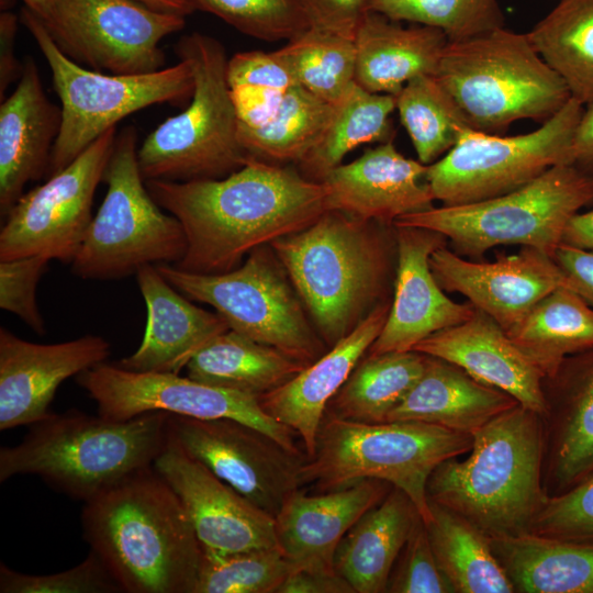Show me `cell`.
<instances>
[{
    "label": "cell",
    "instance_id": "52a82bcc",
    "mask_svg": "<svg viewBox=\"0 0 593 593\" xmlns=\"http://www.w3.org/2000/svg\"><path fill=\"white\" fill-rule=\"evenodd\" d=\"M435 77L470 126L501 135L519 120L547 121L570 99L527 33L504 27L449 41Z\"/></svg>",
    "mask_w": 593,
    "mask_h": 593
},
{
    "label": "cell",
    "instance_id": "60d3db41",
    "mask_svg": "<svg viewBox=\"0 0 593 593\" xmlns=\"http://www.w3.org/2000/svg\"><path fill=\"white\" fill-rule=\"evenodd\" d=\"M276 53L298 85L331 104L356 85L355 38L311 26Z\"/></svg>",
    "mask_w": 593,
    "mask_h": 593
},
{
    "label": "cell",
    "instance_id": "44dd1931",
    "mask_svg": "<svg viewBox=\"0 0 593 593\" xmlns=\"http://www.w3.org/2000/svg\"><path fill=\"white\" fill-rule=\"evenodd\" d=\"M110 343L101 336L36 344L0 328V430L30 426L49 412L59 385L105 361Z\"/></svg>",
    "mask_w": 593,
    "mask_h": 593
},
{
    "label": "cell",
    "instance_id": "8992f818",
    "mask_svg": "<svg viewBox=\"0 0 593 593\" xmlns=\"http://www.w3.org/2000/svg\"><path fill=\"white\" fill-rule=\"evenodd\" d=\"M472 441L471 434L422 422L361 423L325 415L315 451L301 469V486L327 492L380 480L402 490L427 523L432 472L445 460L466 455Z\"/></svg>",
    "mask_w": 593,
    "mask_h": 593
},
{
    "label": "cell",
    "instance_id": "11a10c76",
    "mask_svg": "<svg viewBox=\"0 0 593 593\" xmlns=\"http://www.w3.org/2000/svg\"><path fill=\"white\" fill-rule=\"evenodd\" d=\"M572 164L593 175V103L584 107L572 143Z\"/></svg>",
    "mask_w": 593,
    "mask_h": 593
},
{
    "label": "cell",
    "instance_id": "7402d4cb",
    "mask_svg": "<svg viewBox=\"0 0 593 593\" xmlns=\"http://www.w3.org/2000/svg\"><path fill=\"white\" fill-rule=\"evenodd\" d=\"M426 171L427 165L405 157L388 141L337 166L322 183L328 210L393 225L399 217L434 206Z\"/></svg>",
    "mask_w": 593,
    "mask_h": 593
},
{
    "label": "cell",
    "instance_id": "8fae6325",
    "mask_svg": "<svg viewBox=\"0 0 593 593\" xmlns=\"http://www.w3.org/2000/svg\"><path fill=\"white\" fill-rule=\"evenodd\" d=\"M20 19L49 66L61 102V124L47 177L67 167L125 116L157 103H184L192 97L194 78L186 60L148 74L105 75L69 58L29 8L22 9Z\"/></svg>",
    "mask_w": 593,
    "mask_h": 593
},
{
    "label": "cell",
    "instance_id": "f546056e",
    "mask_svg": "<svg viewBox=\"0 0 593 593\" xmlns=\"http://www.w3.org/2000/svg\"><path fill=\"white\" fill-rule=\"evenodd\" d=\"M517 404L510 394L481 383L460 367L426 355L422 376L385 422L414 421L472 434Z\"/></svg>",
    "mask_w": 593,
    "mask_h": 593
},
{
    "label": "cell",
    "instance_id": "f1b7e54d",
    "mask_svg": "<svg viewBox=\"0 0 593 593\" xmlns=\"http://www.w3.org/2000/svg\"><path fill=\"white\" fill-rule=\"evenodd\" d=\"M448 42L439 29L404 27L368 11L355 33L356 83L370 92L396 96L411 79L435 76Z\"/></svg>",
    "mask_w": 593,
    "mask_h": 593
},
{
    "label": "cell",
    "instance_id": "6f0895ef",
    "mask_svg": "<svg viewBox=\"0 0 593 593\" xmlns=\"http://www.w3.org/2000/svg\"><path fill=\"white\" fill-rule=\"evenodd\" d=\"M154 10L160 12L176 13L183 16L191 14L194 10L188 0H135Z\"/></svg>",
    "mask_w": 593,
    "mask_h": 593
},
{
    "label": "cell",
    "instance_id": "2e32d148",
    "mask_svg": "<svg viewBox=\"0 0 593 593\" xmlns=\"http://www.w3.org/2000/svg\"><path fill=\"white\" fill-rule=\"evenodd\" d=\"M77 383L97 403L98 414L126 421L147 412L200 419L231 418L268 434L287 449L304 452L296 433L267 414L259 399L212 387L170 372H136L99 363L77 376Z\"/></svg>",
    "mask_w": 593,
    "mask_h": 593
},
{
    "label": "cell",
    "instance_id": "cb8c5ba5",
    "mask_svg": "<svg viewBox=\"0 0 593 593\" xmlns=\"http://www.w3.org/2000/svg\"><path fill=\"white\" fill-rule=\"evenodd\" d=\"M544 485L560 494L593 475V348L544 379Z\"/></svg>",
    "mask_w": 593,
    "mask_h": 593
},
{
    "label": "cell",
    "instance_id": "6da1fadb",
    "mask_svg": "<svg viewBox=\"0 0 593 593\" xmlns=\"http://www.w3.org/2000/svg\"><path fill=\"white\" fill-rule=\"evenodd\" d=\"M145 183L184 230L187 250L175 267L193 273L231 271L253 249L307 227L328 210L322 182L255 158L220 179Z\"/></svg>",
    "mask_w": 593,
    "mask_h": 593
},
{
    "label": "cell",
    "instance_id": "d6986e66",
    "mask_svg": "<svg viewBox=\"0 0 593 593\" xmlns=\"http://www.w3.org/2000/svg\"><path fill=\"white\" fill-rule=\"evenodd\" d=\"M429 266L446 292L465 295L503 329L517 324L542 298L564 286L553 257L532 247L493 261L469 260L447 248L435 250Z\"/></svg>",
    "mask_w": 593,
    "mask_h": 593
},
{
    "label": "cell",
    "instance_id": "9c48e42d",
    "mask_svg": "<svg viewBox=\"0 0 593 593\" xmlns=\"http://www.w3.org/2000/svg\"><path fill=\"white\" fill-rule=\"evenodd\" d=\"M592 202L593 175L573 164H562L507 193L433 206L399 217L393 225L438 232L463 257L480 258L504 245L532 247L553 257L569 220Z\"/></svg>",
    "mask_w": 593,
    "mask_h": 593
},
{
    "label": "cell",
    "instance_id": "ffe728a7",
    "mask_svg": "<svg viewBox=\"0 0 593 593\" xmlns=\"http://www.w3.org/2000/svg\"><path fill=\"white\" fill-rule=\"evenodd\" d=\"M396 273L393 301L387 321L368 355L407 351L426 337L460 324L474 313L467 301L448 298L434 277L429 259L447 238L438 232L395 226Z\"/></svg>",
    "mask_w": 593,
    "mask_h": 593
},
{
    "label": "cell",
    "instance_id": "680465c9",
    "mask_svg": "<svg viewBox=\"0 0 593 593\" xmlns=\"http://www.w3.org/2000/svg\"><path fill=\"white\" fill-rule=\"evenodd\" d=\"M25 7L35 13L41 20H45L53 10L57 0H23Z\"/></svg>",
    "mask_w": 593,
    "mask_h": 593
},
{
    "label": "cell",
    "instance_id": "74e56055",
    "mask_svg": "<svg viewBox=\"0 0 593 593\" xmlns=\"http://www.w3.org/2000/svg\"><path fill=\"white\" fill-rule=\"evenodd\" d=\"M571 98L593 103V0H560L528 33Z\"/></svg>",
    "mask_w": 593,
    "mask_h": 593
},
{
    "label": "cell",
    "instance_id": "4dcf8cb0",
    "mask_svg": "<svg viewBox=\"0 0 593 593\" xmlns=\"http://www.w3.org/2000/svg\"><path fill=\"white\" fill-rule=\"evenodd\" d=\"M419 518L413 501L393 486L343 537L335 571L355 593L387 592L394 564Z\"/></svg>",
    "mask_w": 593,
    "mask_h": 593
},
{
    "label": "cell",
    "instance_id": "4fadbf2b",
    "mask_svg": "<svg viewBox=\"0 0 593 593\" xmlns=\"http://www.w3.org/2000/svg\"><path fill=\"white\" fill-rule=\"evenodd\" d=\"M584 105L570 99L542 125L513 136L467 131L427 165L435 200L458 205L494 198L533 181L551 167L572 164V143Z\"/></svg>",
    "mask_w": 593,
    "mask_h": 593
},
{
    "label": "cell",
    "instance_id": "7dc6e473",
    "mask_svg": "<svg viewBox=\"0 0 593 593\" xmlns=\"http://www.w3.org/2000/svg\"><path fill=\"white\" fill-rule=\"evenodd\" d=\"M529 533L593 544V475L560 494L549 496Z\"/></svg>",
    "mask_w": 593,
    "mask_h": 593
},
{
    "label": "cell",
    "instance_id": "ac0fdd59",
    "mask_svg": "<svg viewBox=\"0 0 593 593\" xmlns=\"http://www.w3.org/2000/svg\"><path fill=\"white\" fill-rule=\"evenodd\" d=\"M153 466L178 495L203 547L219 552L279 547L273 516L186 452L170 432Z\"/></svg>",
    "mask_w": 593,
    "mask_h": 593
},
{
    "label": "cell",
    "instance_id": "4316f807",
    "mask_svg": "<svg viewBox=\"0 0 593 593\" xmlns=\"http://www.w3.org/2000/svg\"><path fill=\"white\" fill-rule=\"evenodd\" d=\"M135 277L146 304V328L139 347L122 358L119 367L179 373L202 347L230 329L222 315L192 304L156 266L142 267Z\"/></svg>",
    "mask_w": 593,
    "mask_h": 593
},
{
    "label": "cell",
    "instance_id": "d590c367",
    "mask_svg": "<svg viewBox=\"0 0 593 593\" xmlns=\"http://www.w3.org/2000/svg\"><path fill=\"white\" fill-rule=\"evenodd\" d=\"M425 523L437 563L456 593H513L489 538L452 511L429 501Z\"/></svg>",
    "mask_w": 593,
    "mask_h": 593
},
{
    "label": "cell",
    "instance_id": "db71d44e",
    "mask_svg": "<svg viewBox=\"0 0 593 593\" xmlns=\"http://www.w3.org/2000/svg\"><path fill=\"white\" fill-rule=\"evenodd\" d=\"M16 16L10 12H2L0 15V92L1 98L9 85L20 78L22 66H19L14 56V40L16 33Z\"/></svg>",
    "mask_w": 593,
    "mask_h": 593
},
{
    "label": "cell",
    "instance_id": "e575fe53",
    "mask_svg": "<svg viewBox=\"0 0 593 593\" xmlns=\"http://www.w3.org/2000/svg\"><path fill=\"white\" fill-rule=\"evenodd\" d=\"M425 362L426 355L416 350L366 354L329 401L325 415L361 423L385 422L419 379Z\"/></svg>",
    "mask_w": 593,
    "mask_h": 593
},
{
    "label": "cell",
    "instance_id": "f5cc1de1",
    "mask_svg": "<svg viewBox=\"0 0 593 593\" xmlns=\"http://www.w3.org/2000/svg\"><path fill=\"white\" fill-rule=\"evenodd\" d=\"M277 593H355L337 572L293 570Z\"/></svg>",
    "mask_w": 593,
    "mask_h": 593
},
{
    "label": "cell",
    "instance_id": "d4e9b609",
    "mask_svg": "<svg viewBox=\"0 0 593 593\" xmlns=\"http://www.w3.org/2000/svg\"><path fill=\"white\" fill-rule=\"evenodd\" d=\"M413 350L447 360L524 407L546 413L542 372L500 324L477 307L470 318L426 337Z\"/></svg>",
    "mask_w": 593,
    "mask_h": 593
},
{
    "label": "cell",
    "instance_id": "e0dca14e",
    "mask_svg": "<svg viewBox=\"0 0 593 593\" xmlns=\"http://www.w3.org/2000/svg\"><path fill=\"white\" fill-rule=\"evenodd\" d=\"M168 427L186 452L273 518L287 496L301 488L307 455L287 449L254 426L169 414Z\"/></svg>",
    "mask_w": 593,
    "mask_h": 593
},
{
    "label": "cell",
    "instance_id": "9a60e30c",
    "mask_svg": "<svg viewBox=\"0 0 593 593\" xmlns=\"http://www.w3.org/2000/svg\"><path fill=\"white\" fill-rule=\"evenodd\" d=\"M115 138L116 127L110 128L45 183L23 193L4 217L0 260L44 256L72 262L93 217V197Z\"/></svg>",
    "mask_w": 593,
    "mask_h": 593
},
{
    "label": "cell",
    "instance_id": "603a6c76",
    "mask_svg": "<svg viewBox=\"0 0 593 593\" xmlns=\"http://www.w3.org/2000/svg\"><path fill=\"white\" fill-rule=\"evenodd\" d=\"M392 488L365 479L312 495L300 489L289 494L275 516V532L293 570L336 572L334 559L340 540Z\"/></svg>",
    "mask_w": 593,
    "mask_h": 593
},
{
    "label": "cell",
    "instance_id": "30bf717a",
    "mask_svg": "<svg viewBox=\"0 0 593 593\" xmlns=\"http://www.w3.org/2000/svg\"><path fill=\"white\" fill-rule=\"evenodd\" d=\"M137 150L133 126L116 134L103 177L105 197L71 262L81 279H122L146 265L175 266L186 254L184 230L149 193Z\"/></svg>",
    "mask_w": 593,
    "mask_h": 593
},
{
    "label": "cell",
    "instance_id": "ab89813d",
    "mask_svg": "<svg viewBox=\"0 0 593 593\" xmlns=\"http://www.w3.org/2000/svg\"><path fill=\"white\" fill-rule=\"evenodd\" d=\"M395 101L400 121L424 165L441 158L472 128L451 94L433 75L407 81Z\"/></svg>",
    "mask_w": 593,
    "mask_h": 593
},
{
    "label": "cell",
    "instance_id": "7c38bea8",
    "mask_svg": "<svg viewBox=\"0 0 593 593\" xmlns=\"http://www.w3.org/2000/svg\"><path fill=\"white\" fill-rule=\"evenodd\" d=\"M156 268L184 296L214 307L231 329L306 366L325 353L270 245L253 249L243 265L223 273H193L167 264Z\"/></svg>",
    "mask_w": 593,
    "mask_h": 593
},
{
    "label": "cell",
    "instance_id": "681fc988",
    "mask_svg": "<svg viewBox=\"0 0 593 593\" xmlns=\"http://www.w3.org/2000/svg\"><path fill=\"white\" fill-rule=\"evenodd\" d=\"M49 260L44 256L0 260V307L16 315L38 335L45 334V323L35 292Z\"/></svg>",
    "mask_w": 593,
    "mask_h": 593
},
{
    "label": "cell",
    "instance_id": "c3c4849f",
    "mask_svg": "<svg viewBox=\"0 0 593 593\" xmlns=\"http://www.w3.org/2000/svg\"><path fill=\"white\" fill-rule=\"evenodd\" d=\"M387 592L455 593L437 563L422 517L394 564Z\"/></svg>",
    "mask_w": 593,
    "mask_h": 593
},
{
    "label": "cell",
    "instance_id": "3957f363",
    "mask_svg": "<svg viewBox=\"0 0 593 593\" xmlns=\"http://www.w3.org/2000/svg\"><path fill=\"white\" fill-rule=\"evenodd\" d=\"M467 458L432 472L427 496L488 538L529 533L549 495L544 485L541 415L521 404L473 432Z\"/></svg>",
    "mask_w": 593,
    "mask_h": 593
},
{
    "label": "cell",
    "instance_id": "83f0119b",
    "mask_svg": "<svg viewBox=\"0 0 593 593\" xmlns=\"http://www.w3.org/2000/svg\"><path fill=\"white\" fill-rule=\"evenodd\" d=\"M61 109L47 98L33 58L22 64L14 91L0 107V214L5 217L27 182L47 171Z\"/></svg>",
    "mask_w": 593,
    "mask_h": 593
},
{
    "label": "cell",
    "instance_id": "ba28073f",
    "mask_svg": "<svg viewBox=\"0 0 593 593\" xmlns=\"http://www.w3.org/2000/svg\"><path fill=\"white\" fill-rule=\"evenodd\" d=\"M176 53L190 65L194 90L187 109L164 121L139 146L142 176L178 182L224 178L250 159L238 139L225 48L193 32L178 41Z\"/></svg>",
    "mask_w": 593,
    "mask_h": 593
},
{
    "label": "cell",
    "instance_id": "816d5d0a",
    "mask_svg": "<svg viewBox=\"0 0 593 593\" xmlns=\"http://www.w3.org/2000/svg\"><path fill=\"white\" fill-rule=\"evenodd\" d=\"M553 259L563 272L564 286L593 306V251L560 244Z\"/></svg>",
    "mask_w": 593,
    "mask_h": 593
},
{
    "label": "cell",
    "instance_id": "9f6ffc18",
    "mask_svg": "<svg viewBox=\"0 0 593 593\" xmlns=\"http://www.w3.org/2000/svg\"><path fill=\"white\" fill-rule=\"evenodd\" d=\"M561 244L593 251V209L578 212L569 220Z\"/></svg>",
    "mask_w": 593,
    "mask_h": 593
},
{
    "label": "cell",
    "instance_id": "f35d334b",
    "mask_svg": "<svg viewBox=\"0 0 593 593\" xmlns=\"http://www.w3.org/2000/svg\"><path fill=\"white\" fill-rule=\"evenodd\" d=\"M333 110V104L296 85L265 123H238V139L250 158L276 165L299 164L322 137Z\"/></svg>",
    "mask_w": 593,
    "mask_h": 593
},
{
    "label": "cell",
    "instance_id": "bcb514c9",
    "mask_svg": "<svg viewBox=\"0 0 593 593\" xmlns=\"http://www.w3.org/2000/svg\"><path fill=\"white\" fill-rule=\"evenodd\" d=\"M1 593H121L122 588L92 550L77 566L56 573L27 574L0 563Z\"/></svg>",
    "mask_w": 593,
    "mask_h": 593
},
{
    "label": "cell",
    "instance_id": "484cf974",
    "mask_svg": "<svg viewBox=\"0 0 593 593\" xmlns=\"http://www.w3.org/2000/svg\"><path fill=\"white\" fill-rule=\"evenodd\" d=\"M391 303H379L359 325L282 385L260 395L264 411L290 427L311 457L327 405L379 336Z\"/></svg>",
    "mask_w": 593,
    "mask_h": 593
},
{
    "label": "cell",
    "instance_id": "d6a6232c",
    "mask_svg": "<svg viewBox=\"0 0 593 593\" xmlns=\"http://www.w3.org/2000/svg\"><path fill=\"white\" fill-rule=\"evenodd\" d=\"M305 366L230 328L202 347L184 369L187 377L195 381L259 398L289 381Z\"/></svg>",
    "mask_w": 593,
    "mask_h": 593
},
{
    "label": "cell",
    "instance_id": "b9f144b4",
    "mask_svg": "<svg viewBox=\"0 0 593 593\" xmlns=\"http://www.w3.org/2000/svg\"><path fill=\"white\" fill-rule=\"evenodd\" d=\"M227 81L238 123L268 121L287 92L298 85L291 69L275 52H240L228 59Z\"/></svg>",
    "mask_w": 593,
    "mask_h": 593
},
{
    "label": "cell",
    "instance_id": "5bb4252c",
    "mask_svg": "<svg viewBox=\"0 0 593 593\" xmlns=\"http://www.w3.org/2000/svg\"><path fill=\"white\" fill-rule=\"evenodd\" d=\"M42 21L69 58L113 75L165 68L159 43L186 25V16L135 0H57Z\"/></svg>",
    "mask_w": 593,
    "mask_h": 593
},
{
    "label": "cell",
    "instance_id": "f907efd6",
    "mask_svg": "<svg viewBox=\"0 0 593 593\" xmlns=\"http://www.w3.org/2000/svg\"><path fill=\"white\" fill-rule=\"evenodd\" d=\"M314 27L355 38L370 0H302Z\"/></svg>",
    "mask_w": 593,
    "mask_h": 593
},
{
    "label": "cell",
    "instance_id": "5b68a950",
    "mask_svg": "<svg viewBox=\"0 0 593 593\" xmlns=\"http://www.w3.org/2000/svg\"><path fill=\"white\" fill-rule=\"evenodd\" d=\"M389 225L327 210L269 244L328 348L387 300Z\"/></svg>",
    "mask_w": 593,
    "mask_h": 593
},
{
    "label": "cell",
    "instance_id": "277c9868",
    "mask_svg": "<svg viewBox=\"0 0 593 593\" xmlns=\"http://www.w3.org/2000/svg\"><path fill=\"white\" fill-rule=\"evenodd\" d=\"M169 413L147 412L126 421L77 409L49 413L23 439L0 448V482L36 475L83 503L153 466L169 435Z\"/></svg>",
    "mask_w": 593,
    "mask_h": 593
},
{
    "label": "cell",
    "instance_id": "ee69618b",
    "mask_svg": "<svg viewBox=\"0 0 593 593\" xmlns=\"http://www.w3.org/2000/svg\"><path fill=\"white\" fill-rule=\"evenodd\" d=\"M369 11L441 30L449 41L504 27L497 0H370Z\"/></svg>",
    "mask_w": 593,
    "mask_h": 593
},
{
    "label": "cell",
    "instance_id": "1f68e13d",
    "mask_svg": "<svg viewBox=\"0 0 593 593\" xmlns=\"http://www.w3.org/2000/svg\"><path fill=\"white\" fill-rule=\"evenodd\" d=\"M518 593H593V544L526 533L489 538Z\"/></svg>",
    "mask_w": 593,
    "mask_h": 593
},
{
    "label": "cell",
    "instance_id": "7bdbcfd3",
    "mask_svg": "<svg viewBox=\"0 0 593 593\" xmlns=\"http://www.w3.org/2000/svg\"><path fill=\"white\" fill-rule=\"evenodd\" d=\"M292 571L279 547L237 552L203 547L194 593H277Z\"/></svg>",
    "mask_w": 593,
    "mask_h": 593
},
{
    "label": "cell",
    "instance_id": "f6af8a7d",
    "mask_svg": "<svg viewBox=\"0 0 593 593\" xmlns=\"http://www.w3.org/2000/svg\"><path fill=\"white\" fill-rule=\"evenodd\" d=\"M193 10L214 14L255 38L290 41L309 30L311 19L302 0H188Z\"/></svg>",
    "mask_w": 593,
    "mask_h": 593
},
{
    "label": "cell",
    "instance_id": "7a4b0ae2",
    "mask_svg": "<svg viewBox=\"0 0 593 593\" xmlns=\"http://www.w3.org/2000/svg\"><path fill=\"white\" fill-rule=\"evenodd\" d=\"M81 525L123 592L194 593L203 547L154 466L83 503Z\"/></svg>",
    "mask_w": 593,
    "mask_h": 593
},
{
    "label": "cell",
    "instance_id": "836d02e7",
    "mask_svg": "<svg viewBox=\"0 0 593 593\" xmlns=\"http://www.w3.org/2000/svg\"><path fill=\"white\" fill-rule=\"evenodd\" d=\"M505 332L549 378L568 357L593 348V306L561 286Z\"/></svg>",
    "mask_w": 593,
    "mask_h": 593
},
{
    "label": "cell",
    "instance_id": "8d00e7d4",
    "mask_svg": "<svg viewBox=\"0 0 593 593\" xmlns=\"http://www.w3.org/2000/svg\"><path fill=\"white\" fill-rule=\"evenodd\" d=\"M333 105L322 137L298 164L300 172L316 182L342 165L354 148L393 141L391 114L396 110L395 96L370 92L356 83Z\"/></svg>",
    "mask_w": 593,
    "mask_h": 593
}]
</instances>
